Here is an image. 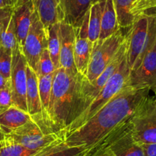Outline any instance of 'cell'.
I'll list each match as a JSON object with an SVG mask.
<instances>
[{
  "instance_id": "obj_1",
  "label": "cell",
  "mask_w": 156,
  "mask_h": 156,
  "mask_svg": "<svg viewBox=\"0 0 156 156\" xmlns=\"http://www.w3.org/2000/svg\"><path fill=\"white\" fill-rule=\"evenodd\" d=\"M150 90L148 87L126 86L87 122L77 129L66 134L65 143L69 147L87 150L133 115L139 105L149 95Z\"/></svg>"
},
{
  "instance_id": "obj_2",
  "label": "cell",
  "mask_w": 156,
  "mask_h": 156,
  "mask_svg": "<svg viewBox=\"0 0 156 156\" xmlns=\"http://www.w3.org/2000/svg\"><path fill=\"white\" fill-rule=\"evenodd\" d=\"M82 76L79 73L76 76H71L62 67L55 71L48 115L55 128L60 131H65L80 114Z\"/></svg>"
},
{
  "instance_id": "obj_3",
  "label": "cell",
  "mask_w": 156,
  "mask_h": 156,
  "mask_svg": "<svg viewBox=\"0 0 156 156\" xmlns=\"http://www.w3.org/2000/svg\"><path fill=\"white\" fill-rule=\"evenodd\" d=\"M14 142L31 150H41L65 139L64 130L57 129L43 113L31 115V120L15 131L6 134Z\"/></svg>"
},
{
  "instance_id": "obj_4",
  "label": "cell",
  "mask_w": 156,
  "mask_h": 156,
  "mask_svg": "<svg viewBox=\"0 0 156 156\" xmlns=\"http://www.w3.org/2000/svg\"><path fill=\"white\" fill-rule=\"evenodd\" d=\"M130 68L126 61V57L123 59L119 68L109 78L97 97L79 116L65 129L66 134L73 132L87 122L100 109H101L117 93L129 85Z\"/></svg>"
},
{
  "instance_id": "obj_5",
  "label": "cell",
  "mask_w": 156,
  "mask_h": 156,
  "mask_svg": "<svg viewBox=\"0 0 156 156\" xmlns=\"http://www.w3.org/2000/svg\"><path fill=\"white\" fill-rule=\"evenodd\" d=\"M130 116L90 148L107 149L115 156H145L142 145L133 137Z\"/></svg>"
},
{
  "instance_id": "obj_6",
  "label": "cell",
  "mask_w": 156,
  "mask_h": 156,
  "mask_svg": "<svg viewBox=\"0 0 156 156\" xmlns=\"http://www.w3.org/2000/svg\"><path fill=\"white\" fill-rule=\"evenodd\" d=\"M132 134L139 145L156 143V97L148 95L130 116Z\"/></svg>"
},
{
  "instance_id": "obj_7",
  "label": "cell",
  "mask_w": 156,
  "mask_h": 156,
  "mask_svg": "<svg viewBox=\"0 0 156 156\" xmlns=\"http://www.w3.org/2000/svg\"><path fill=\"white\" fill-rule=\"evenodd\" d=\"M123 29L119 28L110 37L94 43L87 72L85 76L87 80L93 81L97 79L113 61L116 54L125 42L126 34H124Z\"/></svg>"
},
{
  "instance_id": "obj_8",
  "label": "cell",
  "mask_w": 156,
  "mask_h": 156,
  "mask_svg": "<svg viewBox=\"0 0 156 156\" xmlns=\"http://www.w3.org/2000/svg\"><path fill=\"white\" fill-rule=\"evenodd\" d=\"M48 44V30L44 28L38 15L34 11L31 24L25 38L22 52L28 65L36 72L39 58Z\"/></svg>"
},
{
  "instance_id": "obj_9",
  "label": "cell",
  "mask_w": 156,
  "mask_h": 156,
  "mask_svg": "<svg viewBox=\"0 0 156 156\" xmlns=\"http://www.w3.org/2000/svg\"><path fill=\"white\" fill-rule=\"evenodd\" d=\"M126 51V45L125 40V42L123 43L118 53L116 54L113 61L108 65V67L103 70V73L97 79L93 81H89L87 80L85 76H82L80 88V114L90 104L91 102L97 97L102 88L107 83L109 78L115 73L117 69L119 68V65L125 58Z\"/></svg>"
},
{
  "instance_id": "obj_10",
  "label": "cell",
  "mask_w": 156,
  "mask_h": 156,
  "mask_svg": "<svg viewBox=\"0 0 156 156\" xmlns=\"http://www.w3.org/2000/svg\"><path fill=\"white\" fill-rule=\"evenodd\" d=\"M28 63L22 52V47L18 44L12 51L10 86L12 94L13 105L28 112L26 101L27 75Z\"/></svg>"
},
{
  "instance_id": "obj_11",
  "label": "cell",
  "mask_w": 156,
  "mask_h": 156,
  "mask_svg": "<svg viewBox=\"0 0 156 156\" xmlns=\"http://www.w3.org/2000/svg\"><path fill=\"white\" fill-rule=\"evenodd\" d=\"M90 10L85 14L82 23L76 30L74 44V63L76 70L83 76H86L90 59L92 54L94 43L89 38Z\"/></svg>"
},
{
  "instance_id": "obj_12",
  "label": "cell",
  "mask_w": 156,
  "mask_h": 156,
  "mask_svg": "<svg viewBox=\"0 0 156 156\" xmlns=\"http://www.w3.org/2000/svg\"><path fill=\"white\" fill-rule=\"evenodd\" d=\"M60 39V65L71 76H76V70L74 63V44L76 39V30L67 22H61L58 30Z\"/></svg>"
},
{
  "instance_id": "obj_13",
  "label": "cell",
  "mask_w": 156,
  "mask_h": 156,
  "mask_svg": "<svg viewBox=\"0 0 156 156\" xmlns=\"http://www.w3.org/2000/svg\"><path fill=\"white\" fill-rule=\"evenodd\" d=\"M129 85L135 88L156 86V40L136 70L130 72Z\"/></svg>"
},
{
  "instance_id": "obj_14",
  "label": "cell",
  "mask_w": 156,
  "mask_h": 156,
  "mask_svg": "<svg viewBox=\"0 0 156 156\" xmlns=\"http://www.w3.org/2000/svg\"><path fill=\"white\" fill-rule=\"evenodd\" d=\"M63 21L74 28L80 26L85 14L90 9L92 0H60Z\"/></svg>"
},
{
  "instance_id": "obj_15",
  "label": "cell",
  "mask_w": 156,
  "mask_h": 156,
  "mask_svg": "<svg viewBox=\"0 0 156 156\" xmlns=\"http://www.w3.org/2000/svg\"><path fill=\"white\" fill-rule=\"evenodd\" d=\"M46 29L63 21L60 0H30Z\"/></svg>"
},
{
  "instance_id": "obj_16",
  "label": "cell",
  "mask_w": 156,
  "mask_h": 156,
  "mask_svg": "<svg viewBox=\"0 0 156 156\" xmlns=\"http://www.w3.org/2000/svg\"><path fill=\"white\" fill-rule=\"evenodd\" d=\"M31 115L16 106L0 111V131L9 134L31 120Z\"/></svg>"
},
{
  "instance_id": "obj_17",
  "label": "cell",
  "mask_w": 156,
  "mask_h": 156,
  "mask_svg": "<svg viewBox=\"0 0 156 156\" xmlns=\"http://www.w3.org/2000/svg\"><path fill=\"white\" fill-rule=\"evenodd\" d=\"M31 1L13 10L12 16L14 20L16 33L18 43L20 47H23L31 24V18L34 12Z\"/></svg>"
},
{
  "instance_id": "obj_18",
  "label": "cell",
  "mask_w": 156,
  "mask_h": 156,
  "mask_svg": "<svg viewBox=\"0 0 156 156\" xmlns=\"http://www.w3.org/2000/svg\"><path fill=\"white\" fill-rule=\"evenodd\" d=\"M27 90L26 101L28 106V112L31 115L41 113V100L39 96L38 77L35 72L27 65Z\"/></svg>"
},
{
  "instance_id": "obj_19",
  "label": "cell",
  "mask_w": 156,
  "mask_h": 156,
  "mask_svg": "<svg viewBox=\"0 0 156 156\" xmlns=\"http://www.w3.org/2000/svg\"><path fill=\"white\" fill-rule=\"evenodd\" d=\"M113 0H105L104 8L101 19L100 37L98 41H103L110 37L119 29Z\"/></svg>"
},
{
  "instance_id": "obj_20",
  "label": "cell",
  "mask_w": 156,
  "mask_h": 156,
  "mask_svg": "<svg viewBox=\"0 0 156 156\" xmlns=\"http://www.w3.org/2000/svg\"><path fill=\"white\" fill-rule=\"evenodd\" d=\"M39 151L25 148L0 131V156H32Z\"/></svg>"
},
{
  "instance_id": "obj_21",
  "label": "cell",
  "mask_w": 156,
  "mask_h": 156,
  "mask_svg": "<svg viewBox=\"0 0 156 156\" xmlns=\"http://www.w3.org/2000/svg\"><path fill=\"white\" fill-rule=\"evenodd\" d=\"M12 12L13 10H12L4 19L2 32L0 35V46L12 52L19 44L16 37Z\"/></svg>"
},
{
  "instance_id": "obj_22",
  "label": "cell",
  "mask_w": 156,
  "mask_h": 156,
  "mask_svg": "<svg viewBox=\"0 0 156 156\" xmlns=\"http://www.w3.org/2000/svg\"><path fill=\"white\" fill-rule=\"evenodd\" d=\"M86 149L79 147H69L64 140H60L43 148L32 156H76Z\"/></svg>"
},
{
  "instance_id": "obj_23",
  "label": "cell",
  "mask_w": 156,
  "mask_h": 156,
  "mask_svg": "<svg viewBox=\"0 0 156 156\" xmlns=\"http://www.w3.org/2000/svg\"><path fill=\"white\" fill-rule=\"evenodd\" d=\"M105 0L92 4L90 9L89 38L93 43L99 40L101 26V19L104 8Z\"/></svg>"
},
{
  "instance_id": "obj_24",
  "label": "cell",
  "mask_w": 156,
  "mask_h": 156,
  "mask_svg": "<svg viewBox=\"0 0 156 156\" xmlns=\"http://www.w3.org/2000/svg\"><path fill=\"white\" fill-rule=\"evenodd\" d=\"M136 0H113L119 28H126L133 24L135 18L132 16L131 9Z\"/></svg>"
},
{
  "instance_id": "obj_25",
  "label": "cell",
  "mask_w": 156,
  "mask_h": 156,
  "mask_svg": "<svg viewBox=\"0 0 156 156\" xmlns=\"http://www.w3.org/2000/svg\"><path fill=\"white\" fill-rule=\"evenodd\" d=\"M55 71L48 75H44V76L38 77L39 96H40V100H41L42 113L47 118H48V112L49 103H50L52 84H53V80Z\"/></svg>"
},
{
  "instance_id": "obj_26",
  "label": "cell",
  "mask_w": 156,
  "mask_h": 156,
  "mask_svg": "<svg viewBox=\"0 0 156 156\" xmlns=\"http://www.w3.org/2000/svg\"><path fill=\"white\" fill-rule=\"evenodd\" d=\"M59 23L54 24L48 28V50L50 54L54 65L56 70L61 67L60 65V39L58 34Z\"/></svg>"
},
{
  "instance_id": "obj_27",
  "label": "cell",
  "mask_w": 156,
  "mask_h": 156,
  "mask_svg": "<svg viewBox=\"0 0 156 156\" xmlns=\"http://www.w3.org/2000/svg\"><path fill=\"white\" fill-rule=\"evenodd\" d=\"M55 70H57L55 69V65H54L53 62H52V60L51 58L48 50L45 49L42 52L41 57L39 58L37 70L35 72L36 74H37V77H40V76L53 73Z\"/></svg>"
},
{
  "instance_id": "obj_28",
  "label": "cell",
  "mask_w": 156,
  "mask_h": 156,
  "mask_svg": "<svg viewBox=\"0 0 156 156\" xmlns=\"http://www.w3.org/2000/svg\"><path fill=\"white\" fill-rule=\"evenodd\" d=\"M152 9H156V0H136L130 12L136 19L139 15Z\"/></svg>"
},
{
  "instance_id": "obj_29",
  "label": "cell",
  "mask_w": 156,
  "mask_h": 156,
  "mask_svg": "<svg viewBox=\"0 0 156 156\" xmlns=\"http://www.w3.org/2000/svg\"><path fill=\"white\" fill-rule=\"evenodd\" d=\"M13 106L12 94L10 83L5 87L0 89V111Z\"/></svg>"
},
{
  "instance_id": "obj_30",
  "label": "cell",
  "mask_w": 156,
  "mask_h": 156,
  "mask_svg": "<svg viewBox=\"0 0 156 156\" xmlns=\"http://www.w3.org/2000/svg\"><path fill=\"white\" fill-rule=\"evenodd\" d=\"M83 156H115L107 149H94L88 148Z\"/></svg>"
},
{
  "instance_id": "obj_31",
  "label": "cell",
  "mask_w": 156,
  "mask_h": 156,
  "mask_svg": "<svg viewBox=\"0 0 156 156\" xmlns=\"http://www.w3.org/2000/svg\"><path fill=\"white\" fill-rule=\"evenodd\" d=\"M145 156H156V143L141 145Z\"/></svg>"
},
{
  "instance_id": "obj_32",
  "label": "cell",
  "mask_w": 156,
  "mask_h": 156,
  "mask_svg": "<svg viewBox=\"0 0 156 156\" xmlns=\"http://www.w3.org/2000/svg\"><path fill=\"white\" fill-rule=\"evenodd\" d=\"M29 1L30 0H8L10 8L12 10L16 9V8L24 5V4L29 2Z\"/></svg>"
},
{
  "instance_id": "obj_33",
  "label": "cell",
  "mask_w": 156,
  "mask_h": 156,
  "mask_svg": "<svg viewBox=\"0 0 156 156\" xmlns=\"http://www.w3.org/2000/svg\"><path fill=\"white\" fill-rule=\"evenodd\" d=\"M12 10V9H0V35H1V32H2L4 19Z\"/></svg>"
},
{
  "instance_id": "obj_34",
  "label": "cell",
  "mask_w": 156,
  "mask_h": 156,
  "mask_svg": "<svg viewBox=\"0 0 156 156\" xmlns=\"http://www.w3.org/2000/svg\"><path fill=\"white\" fill-rule=\"evenodd\" d=\"M10 83V80H7L6 78L0 73V89L5 87L6 85H8Z\"/></svg>"
},
{
  "instance_id": "obj_35",
  "label": "cell",
  "mask_w": 156,
  "mask_h": 156,
  "mask_svg": "<svg viewBox=\"0 0 156 156\" xmlns=\"http://www.w3.org/2000/svg\"><path fill=\"white\" fill-rule=\"evenodd\" d=\"M0 9H11L8 0H0Z\"/></svg>"
},
{
  "instance_id": "obj_36",
  "label": "cell",
  "mask_w": 156,
  "mask_h": 156,
  "mask_svg": "<svg viewBox=\"0 0 156 156\" xmlns=\"http://www.w3.org/2000/svg\"><path fill=\"white\" fill-rule=\"evenodd\" d=\"M100 1H103V0H92V4H95L97 2H100Z\"/></svg>"
},
{
  "instance_id": "obj_37",
  "label": "cell",
  "mask_w": 156,
  "mask_h": 156,
  "mask_svg": "<svg viewBox=\"0 0 156 156\" xmlns=\"http://www.w3.org/2000/svg\"><path fill=\"white\" fill-rule=\"evenodd\" d=\"M151 90L154 91V96H155V97H156V86L154 87H153L152 89H151Z\"/></svg>"
},
{
  "instance_id": "obj_38",
  "label": "cell",
  "mask_w": 156,
  "mask_h": 156,
  "mask_svg": "<svg viewBox=\"0 0 156 156\" xmlns=\"http://www.w3.org/2000/svg\"><path fill=\"white\" fill-rule=\"evenodd\" d=\"M85 151H83V152H82V153H80V154H77V155H76V156H83V155H84V153H85Z\"/></svg>"
}]
</instances>
